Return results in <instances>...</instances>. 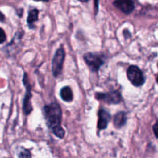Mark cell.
I'll return each mask as SVG.
<instances>
[{"instance_id": "3957f363", "label": "cell", "mask_w": 158, "mask_h": 158, "mask_svg": "<svg viewBox=\"0 0 158 158\" xmlns=\"http://www.w3.org/2000/svg\"><path fill=\"white\" fill-rule=\"evenodd\" d=\"M127 78L134 86H141L144 83L145 78L141 69L137 66H131L127 69Z\"/></svg>"}, {"instance_id": "9a60e30c", "label": "cell", "mask_w": 158, "mask_h": 158, "mask_svg": "<svg viewBox=\"0 0 158 158\" xmlns=\"http://www.w3.org/2000/svg\"><path fill=\"white\" fill-rule=\"evenodd\" d=\"M5 20V15L0 12V22H3Z\"/></svg>"}, {"instance_id": "7c38bea8", "label": "cell", "mask_w": 158, "mask_h": 158, "mask_svg": "<svg viewBox=\"0 0 158 158\" xmlns=\"http://www.w3.org/2000/svg\"><path fill=\"white\" fill-rule=\"evenodd\" d=\"M19 158H32L31 152L27 149H23L18 155Z\"/></svg>"}, {"instance_id": "ba28073f", "label": "cell", "mask_w": 158, "mask_h": 158, "mask_svg": "<svg viewBox=\"0 0 158 158\" xmlns=\"http://www.w3.org/2000/svg\"><path fill=\"white\" fill-rule=\"evenodd\" d=\"M99 120H98V129L104 130L107 127L108 123L110 120V114L106 110L101 109L98 113Z\"/></svg>"}, {"instance_id": "2e32d148", "label": "cell", "mask_w": 158, "mask_h": 158, "mask_svg": "<svg viewBox=\"0 0 158 158\" xmlns=\"http://www.w3.org/2000/svg\"><path fill=\"white\" fill-rule=\"evenodd\" d=\"M157 83H158V76H157Z\"/></svg>"}, {"instance_id": "9c48e42d", "label": "cell", "mask_w": 158, "mask_h": 158, "mask_svg": "<svg viewBox=\"0 0 158 158\" xmlns=\"http://www.w3.org/2000/svg\"><path fill=\"white\" fill-rule=\"evenodd\" d=\"M127 120V118L126 113L123 111L119 112L114 117V125L117 128H120L126 124Z\"/></svg>"}, {"instance_id": "52a82bcc", "label": "cell", "mask_w": 158, "mask_h": 158, "mask_svg": "<svg viewBox=\"0 0 158 158\" xmlns=\"http://www.w3.org/2000/svg\"><path fill=\"white\" fill-rule=\"evenodd\" d=\"M114 5L115 7L120 9L122 12L125 14H131L134 11V2L130 0H125V1H115L114 2Z\"/></svg>"}, {"instance_id": "277c9868", "label": "cell", "mask_w": 158, "mask_h": 158, "mask_svg": "<svg viewBox=\"0 0 158 158\" xmlns=\"http://www.w3.org/2000/svg\"><path fill=\"white\" fill-rule=\"evenodd\" d=\"M87 66L93 72H97L104 63L103 56L94 52H87L83 56Z\"/></svg>"}, {"instance_id": "7a4b0ae2", "label": "cell", "mask_w": 158, "mask_h": 158, "mask_svg": "<svg viewBox=\"0 0 158 158\" xmlns=\"http://www.w3.org/2000/svg\"><path fill=\"white\" fill-rule=\"evenodd\" d=\"M65 60V51L63 47H60L55 52L52 63V75L58 77L61 74L63 66V62Z\"/></svg>"}, {"instance_id": "5bb4252c", "label": "cell", "mask_w": 158, "mask_h": 158, "mask_svg": "<svg viewBox=\"0 0 158 158\" xmlns=\"http://www.w3.org/2000/svg\"><path fill=\"white\" fill-rule=\"evenodd\" d=\"M153 131H154V134H155L156 137L158 138V121L154 125V127H153Z\"/></svg>"}, {"instance_id": "4fadbf2b", "label": "cell", "mask_w": 158, "mask_h": 158, "mask_svg": "<svg viewBox=\"0 0 158 158\" xmlns=\"http://www.w3.org/2000/svg\"><path fill=\"white\" fill-rule=\"evenodd\" d=\"M6 40V35L5 31L2 28H0V44L3 43Z\"/></svg>"}, {"instance_id": "8fae6325", "label": "cell", "mask_w": 158, "mask_h": 158, "mask_svg": "<svg viewBox=\"0 0 158 158\" xmlns=\"http://www.w3.org/2000/svg\"><path fill=\"white\" fill-rule=\"evenodd\" d=\"M39 17V10L37 9H32L29 12L27 17V23L29 26L32 28V26L35 21L38 20Z\"/></svg>"}, {"instance_id": "5b68a950", "label": "cell", "mask_w": 158, "mask_h": 158, "mask_svg": "<svg viewBox=\"0 0 158 158\" xmlns=\"http://www.w3.org/2000/svg\"><path fill=\"white\" fill-rule=\"evenodd\" d=\"M23 83L26 86V93L25 94L24 99H23V113L25 115H29L32 110V103H31V98H32V93H31V86L29 83V80H28L27 75L25 73L24 77H23Z\"/></svg>"}, {"instance_id": "8992f818", "label": "cell", "mask_w": 158, "mask_h": 158, "mask_svg": "<svg viewBox=\"0 0 158 158\" xmlns=\"http://www.w3.org/2000/svg\"><path fill=\"white\" fill-rule=\"evenodd\" d=\"M98 100H102L107 103L117 104L122 101V96L119 91H113L110 93H97L95 95Z\"/></svg>"}, {"instance_id": "30bf717a", "label": "cell", "mask_w": 158, "mask_h": 158, "mask_svg": "<svg viewBox=\"0 0 158 158\" xmlns=\"http://www.w3.org/2000/svg\"><path fill=\"white\" fill-rule=\"evenodd\" d=\"M60 97L63 99V100L66 102H70L73 98V94L72 89L69 86H65L63 87L60 90Z\"/></svg>"}, {"instance_id": "6da1fadb", "label": "cell", "mask_w": 158, "mask_h": 158, "mask_svg": "<svg viewBox=\"0 0 158 158\" xmlns=\"http://www.w3.org/2000/svg\"><path fill=\"white\" fill-rule=\"evenodd\" d=\"M44 115L47 125L51 130L61 127L62 110L59 103H52L44 107Z\"/></svg>"}]
</instances>
